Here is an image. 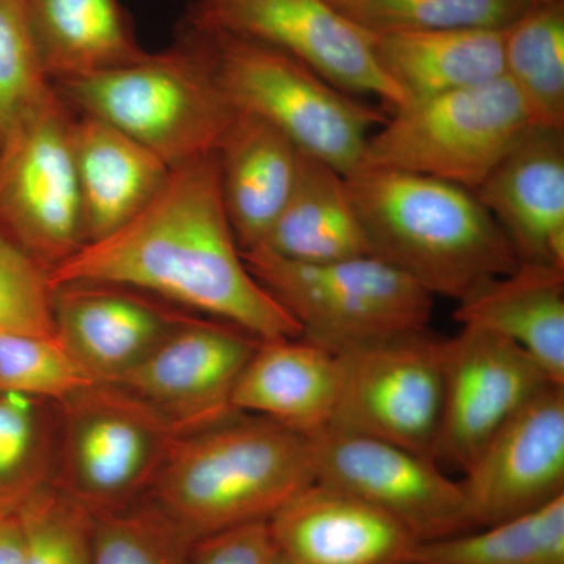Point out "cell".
<instances>
[{
    "instance_id": "1",
    "label": "cell",
    "mask_w": 564,
    "mask_h": 564,
    "mask_svg": "<svg viewBox=\"0 0 564 564\" xmlns=\"http://www.w3.org/2000/svg\"><path fill=\"white\" fill-rule=\"evenodd\" d=\"M51 288L88 282L148 292L259 340L302 328L252 276L221 198L217 152L170 170L158 195L117 231L50 272Z\"/></svg>"
},
{
    "instance_id": "2",
    "label": "cell",
    "mask_w": 564,
    "mask_h": 564,
    "mask_svg": "<svg viewBox=\"0 0 564 564\" xmlns=\"http://www.w3.org/2000/svg\"><path fill=\"white\" fill-rule=\"evenodd\" d=\"M347 177L370 256L456 303L513 272L510 240L474 192L451 182L359 166Z\"/></svg>"
},
{
    "instance_id": "3",
    "label": "cell",
    "mask_w": 564,
    "mask_h": 564,
    "mask_svg": "<svg viewBox=\"0 0 564 564\" xmlns=\"http://www.w3.org/2000/svg\"><path fill=\"white\" fill-rule=\"evenodd\" d=\"M314 481L310 437L261 415L236 413L177 437L148 500L195 541L269 522Z\"/></svg>"
},
{
    "instance_id": "4",
    "label": "cell",
    "mask_w": 564,
    "mask_h": 564,
    "mask_svg": "<svg viewBox=\"0 0 564 564\" xmlns=\"http://www.w3.org/2000/svg\"><path fill=\"white\" fill-rule=\"evenodd\" d=\"M234 110L270 122L303 154L344 176L361 166L375 126L388 115L356 101L310 65L259 41L182 22Z\"/></svg>"
},
{
    "instance_id": "5",
    "label": "cell",
    "mask_w": 564,
    "mask_h": 564,
    "mask_svg": "<svg viewBox=\"0 0 564 564\" xmlns=\"http://www.w3.org/2000/svg\"><path fill=\"white\" fill-rule=\"evenodd\" d=\"M52 87L74 113L107 122L170 169L217 152L236 115L182 28L166 51Z\"/></svg>"
},
{
    "instance_id": "6",
    "label": "cell",
    "mask_w": 564,
    "mask_h": 564,
    "mask_svg": "<svg viewBox=\"0 0 564 564\" xmlns=\"http://www.w3.org/2000/svg\"><path fill=\"white\" fill-rule=\"evenodd\" d=\"M242 256L252 276L299 323L302 337L334 355L423 332L432 321V293L373 256L300 263L261 247Z\"/></svg>"
},
{
    "instance_id": "7",
    "label": "cell",
    "mask_w": 564,
    "mask_h": 564,
    "mask_svg": "<svg viewBox=\"0 0 564 564\" xmlns=\"http://www.w3.org/2000/svg\"><path fill=\"white\" fill-rule=\"evenodd\" d=\"M529 126L524 104L503 76L397 107L369 137L361 166L474 192Z\"/></svg>"
},
{
    "instance_id": "8",
    "label": "cell",
    "mask_w": 564,
    "mask_h": 564,
    "mask_svg": "<svg viewBox=\"0 0 564 564\" xmlns=\"http://www.w3.org/2000/svg\"><path fill=\"white\" fill-rule=\"evenodd\" d=\"M58 480L93 516L148 497L180 432L121 386L95 383L58 403Z\"/></svg>"
},
{
    "instance_id": "9",
    "label": "cell",
    "mask_w": 564,
    "mask_h": 564,
    "mask_svg": "<svg viewBox=\"0 0 564 564\" xmlns=\"http://www.w3.org/2000/svg\"><path fill=\"white\" fill-rule=\"evenodd\" d=\"M444 339L423 329L337 352L339 400L329 429L433 458L443 406Z\"/></svg>"
},
{
    "instance_id": "10",
    "label": "cell",
    "mask_w": 564,
    "mask_h": 564,
    "mask_svg": "<svg viewBox=\"0 0 564 564\" xmlns=\"http://www.w3.org/2000/svg\"><path fill=\"white\" fill-rule=\"evenodd\" d=\"M73 118L55 93L0 147V228L47 272L85 245Z\"/></svg>"
},
{
    "instance_id": "11",
    "label": "cell",
    "mask_w": 564,
    "mask_h": 564,
    "mask_svg": "<svg viewBox=\"0 0 564 564\" xmlns=\"http://www.w3.org/2000/svg\"><path fill=\"white\" fill-rule=\"evenodd\" d=\"M184 22L288 52L340 90L377 96L391 111L404 102L378 65L369 33L326 0H193Z\"/></svg>"
},
{
    "instance_id": "12",
    "label": "cell",
    "mask_w": 564,
    "mask_h": 564,
    "mask_svg": "<svg viewBox=\"0 0 564 564\" xmlns=\"http://www.w3.org/2000/svg\"><path fill=\"white\" fill-rule=\"evenodd\" d=\"M310 441L315 481L373 505L417 543L473 530L459 481L451 480L433 458L333 429Z\"/></svg>"
},
{
    "instance_id": "13",
    "label": "cell",
    "mask_w": 564,
    "mask_h": 564,
    "mask_svg": "<svg viewBox=\"0 0 564 564\" xmlns=\"http://www.w3.org/2000/svg\"><path fill=\"white\" fill-rule=\"evenodd\" d=\"M552 383L532 356L511 340L478 326H462L444 339L434 462L463 473L494 434Z\"/></svg>"
},
{
    "instance_id": "14",
    "label": "cell",
    "mask_w": 564,
    "mask_h": 564,
    "mask_svg": "<svg viewBox=\"0 0 564 564\" xmlns=\"http://www.w3.org/2000/svg\"><path fill=\"white\" fill-rule=\"evenodd\" d=\"M459 480L473 530L564 496V384H549L484 445Z\"/></svg>"
},
{
    "instance_id": "15",
    "label": "cell",
    "mask_w": 564,
    "mask_h": 564,
    "mask_svg": "<svg viewBox=\"0 0 564 564\" xmlns=\"http://www.w3.org/2000/svg\"><path fill=\"white\" fill-rule=\"evenodd\" d=\"M261 340L225 322L185 318L117 386L139 397L182 434L236 414L232 393Z\"/></svg>"
},
{
    "instance_id": "16",
    "label": "cell",
    "mask_w": 564,
    "mask_h": 564,
    "mask_svg": "<svg viewBox=\"0 0 564 564\" xmlns=\"http://www.w3.org/2000/svg\"><path fill=\"white\" fill-rule=\"evenodd\" d=\"M474 193L519 262L564 270V131L529 126Z\"/></svg>"
},
{
    "instance_id": "17",
    "label": "cell",
    "mask_w": 564,
    "mask_h": 564,
    "mask_svg": "<svg viewBox=\"0 0 564 564\" xmlns=\"http://www.w3.org/2000/svg\"><path fill=\"white\" fill-rule=\"evenodd\" d=\"M269 529L295 564H408L419 544L391 516L321 481L293 496Z\"/></svg>"
},
{
    "instance_id": "18",
    "label": "cell",
    "mask_w": 564,
    "mask_h": 564,
    "mask_svg": "<svg viewBox=\"0 0 564 564\" xmlns=\"http://www.w3.org/2000/svg\"><path fill=\"white\" fill-rule=\"evenodd\" d=\"M55 336L96 383L117 384L187 317L144 302L131 289L74 284L52 289Z\"/></svg>"
},
{
    "instance_id": "19",
    "label": "cell",
    "mask_w": 564,
    "mask_h": 564,
    "mask_svg": "<svg viewBox=\"0 0 564 564\" xmlns=\"http://www.w3.org/2000/svg\"><path fill=\"white\" fill-rule=\"evenodd\" d=\"M339 389L334 352L304 337L261 340L234 389L232 408L313 437L332 425Z\"/></svg>"
},
{
    "instance_id": "20",
    "label": "cell",
    "mask_w": 564,
    "mask_h": 564,
    "mask_svg": "<svg viewBox=\"0 0 564 564\" xmlns=\"http://www.w3.org/2000/svg\"><path fill=\"white\" fill-rule=\"evenodd\" d=\"M217 158L237 243L242 252L261 247L291 196L302 152L270 122L236 110Z\"/></svg>"
},
{
    "instance_id": "21",
    "label": "cell",
    "mask_w": 564,
    "mask_h": 564,
    "mask_svg": "<svg viewBox=\"0 0 564 564\" xmlns=\"http://www.w3.org/2000/svg\"><path fill=\"white\" fill-rule=\"evenodd\" d=\"M70 144L85 245L131 221L158 195L172 170L131 137L87 115L74 113Z\"/></svg>"
},
{
    "instance_id": "22",
    "label": "cell",
    "mask_w": 564,
    "mask_h": 564,
    "mask_svg": "<svg viewBox=\"0 0 564 564\" xmlns=\"http://www.w3.org/2000/svg\"><path fill=\"white\" fill-rule=\"evenodd\" d=\"M454 317L511 340L564 384V270L519 262L459 302Z\"/></svg>"
},
{
    "instance_id": "23",
    "label": "cell",
    "mask_w": 564,
    "mask_h": 564,
    "mask_svg": "<svg viewBox=\"0 0 564 564\" xmlns=\"http://www.w3.org/2000/svg\"><path fill=\"white\" fill-rule=\"evenodd\" d=\"M369 40L378 65L404 102L503 77V31L383 32L369 33Z\"/></svg>"
},
{
    "instance_id": "24",
    "label": "cell",
    "mask_w": 564,
    "mask_h": 564,
    "mask_svg": "<svg viewBox=\"0 0 564 564\" xmlns=\"http://www.w3.org/2000/svg\"><path fill=\"white\" fill-rule=\"evenodd\" d=\"M261 248L300 263L370 256L347 177L302 152L291 196Z\"/></svg>"
},
{
    "instance_id": "25",
    "label": "cell",
    "mask_w": 564,
    "mask_h": 564,
    "mask_svg": "<svg viewBox=\"0 0 564 564\" xmlns=\"http://www.w3.org/2000/svg\"><path fill=\"white\" fill-rule=\"evenodd\" d=\"M24 2L51 84L120 68L148 54L120 0Z\"/></svg>"
},
{
    "instance_id": "26",
    "label": "cell",
    "mask_w": 564,
    "mask_h": 564,
    "mask_svg": "<svg viewBox=\"0 0 564 564\" xmlns=\"http://www.w3.org/2000/svg\"><path fill=\"white\" fill-rule=\"evenodd\" d=\"M503 76L530 126L564 131V2L534 3L505 29Z\"/></svg>"
},
{
    "instance_id": "27",
    "label": "cell",
    "mask_w": 564,
    "mask_h": 564,
    "mask_svg": "<svg viewBox=\"0 0 564 564\" xmlns=\"http://www.w3.org/2000/svg\"><path fill=\"white\" fill-rule=\"evenodd\" d=\"M408 564H564V496L499 524L419 543Z\"/></svg>"
},
{
    "instance_id": "28",
    "label": "cell",
    "mask_w": 564,
    "mask_h": 564,
    "mask_svg": "<svg viewBox=\"0 0 564 564\" xmlns=\"http://www.w3.org/2000/svg\"><path fill=\"white\" fill-rule=\"evenodd\" d=\"M46 400L0 393V508L17 510L50 480L57 433Z\"/></svg>"
},
{
    "instance_id": "29",
    "label": "cell",
    "mask_w": 564,
    "mask_h": 564,
    "mask_svg": "<svg viewBox=\"0 0 564 564\" xmlns=\"http://www.w3.org/2000/svg\"><path fill=\"white\" fill-rule=\"evenodd\" d=\"M540 0H334L367 33L491 29L505 31Z\"/></svg>"
},
{
    "instance_id": "30",
    "label": "cell",
    "mask_w": 564,
    "mask_h": 564,
    "mask_svg": "<svg viewBox=\"0 0 564 564\" xmlns=\"http://www.w3.org/2000/svg\"><path fill=\"white\" fill-rule=\"evenodd\" d=\"M54 95L24 0H0V147Z\"/></svg>"
},
{
    "instance_id": "31",
    "label": "cell",
    "mask_w": 564,
    "mask_h": 564,
    "mask_svg": "<svg viewBox=\"0 0 564 564\" xmlns=\"http://www.w3.org/2000/svg\"><path fill=\"white\" fill-rule=\"evenodd\" d=\"M93 518V564H188L192 538L151 500Z\"/></svg>"
},
{
    "instance_id": "32",
    "label": "cell",
    "mask_w": 564,
    "mask_h": 564,
    "mask_svg": "<svg viewBox=\"0 0 564 564\" xmlns=\"http://www.w3.org/2000/svg\"><path fill=\"white\" fill-rule=\"evenodd\" d=\"M25 564H93V514L57 485L18 507Z\"/></svg>"
},
{
    "instance_id": "33",
    "label": "cell",
    "mask_w": 564,
    "mask_h": 564,
    "mask_svg": "<svg viewBox=\"0 0 564 564\" xmlns=\"http://www.w3.org/2000/svg\"><path fill=\"white\" fill-rule=\"evenodd\" d=\"M95 383L58 339L25 334L0 336V393L58 404Z\"/></svg>"
},
{
    "instance_id": "34",
    "label": "cell",
    "mask_w": 564,
    "mask_h": 564,
    "mask_svg": "<svg viewBox=\"0 0 564 564\" xmlns=\"http://www.w3.org/2000/svg\"><path fill=\"white\" fill-rule=\"evenodd\" d=\"M55 336L50 272L0 228V336Z\"/></svg>"
},
{
    "instance_id": "35",
    "label": "cell",
    "mask_w": 564,
    "mask_h": 564,
    "mask_svg": "<svg viewBox=\"0 0 564 564\" xmlns=\"http://www.w3.org/2000/svg\"><path fill=\"white\" fill-rule=\"evenodd\" d=\"M274 555L269 522H254L193 541L188 564H270Z\"/></svg>"
},
{
    "instance_id": "36",
    "label": "cell",
    "mask_w": 564,
    "mask_h": 564,
    "mask_svg": "<svg viewBox=\"0 0 564 564\" xmlns=\"http://www.w3.org/2000/svg\"><path fill=\"white\" fill-rule=\"evenodd\" d=\"M0 564H25L24 538L18 508H0Z\"/></svg>"
},
{
    "instance_id": "37",
    "label": "cell",
    "mask_w": 564,
    "mask_h": 564,
    "mask_svg": "<svg viewBox=\"0 0 564 564\" xmlns=\"http://www.w3.org/2000/svg\"><path fill=\"white\" fill-rule=\"evenodd\" d=\"M270 564H295V563H292L291 560L285 558V556L280 554V552H278V549H276V555L273 556V560H272V562H270Z\"/></svg>"
},
{
    "instance_id": "38",
    "label": "cell",
    "mask_w": 564,
    "mask_h": 564,
    "mask_svg": "<svg viewBox=\"0 0 564 564\" xmlns=\"http://www.w3.org/2000/svg\"><path fill=\"white\" fill-rule=\"evenodd\" d=\"M540 2L556 3V2H564V0H540Z\"/></svg>"
},
{
    "instance_id": "39",
    "label": "cell",
    "mask_w": 564,
    "mask_h": 564,
    "mask_svg": "<svg viewBox=\"0 0 564 564\" xmlns=\"http://www.w3.org/2000/svg\"><path fill=\"white\" fill-rule=\"evenodd\" d=\"M326 2H329V3H332V2H334V0H326Z\"/></svg>"
}]
</instances>
